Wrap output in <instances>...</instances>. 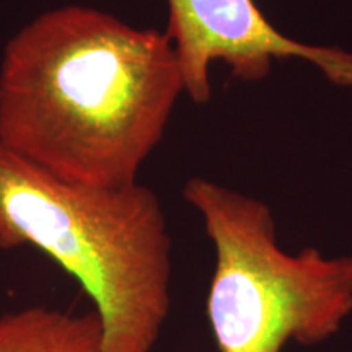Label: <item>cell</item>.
Masks as SVG:
<instances>
[{
	"label": "cell",
	"instance_id": "1",
	"mask_svg": "<svg viewBox=\"0 0 352 352\" xmlns=\"http://www.w3.org/2000/svg\"><path fill=\"white\" fill-rule=\"evenodd\" d=\"M184 94L166 33L94 7L47 10L0 60V145L70 183H138Z\"/></svg>",
	"mask_w": 352,
	"mask_h": 352
},
{
	"label": "cell",
	"instance_id": "2",
	"mask_svg": "<svg viewBox=\"0 0 352 352\" xmlns=\"http://www.w3.org/2000/svg\"><path fill=\"white\" fill-rule=\"evenodd\" d=\"M32 246L77 280L101 323V352H153L171 308V239L140 183H70L0 145V250Z\"/></svg>",
	"mask_w": 352,
	"mask_h": 352
},
{
	"label": "cell",
	"instance_id": "3",
	"mask_svg": "<svg viewBox=\"0 0 352 352\" xmlns=\"http://www.w3.org/2000/svg\"><path fill=\"white\" fill-rule=\"evenodd\" d=\"M183 196L214 245L206 314L217 352H283L340 333L352 315V254L284 252L263 201L210 179L191 178Z\"/></svg>",
	"mask_w": 352,
	"mask_h": 352
},
{
	"label": "cell",
	"instance_id": "4",
	"mask_svg": "<svg viewBox=\"0 0 352 352\" xmlns=\"http://www.w3.org/2000/svg\"><path fill=\"white\" fill-rule=\"evenodd\" d=\"M170 38L195 103L212 98L210 69L223 63L232 77L259 82L276 60L298 59L314 65L334 87L352 90V52L315 46L276 28L254 0H168Z\"/></svg>",
	"mask_w": 352,
	"mask_h": 352
},
{
	"label": "cell",
	"instance_id": "5",
	"mask_svg": "<svg viewBox=\"0 0 352 352\" xmlns=\"http://www.w3.org/2000/svg\"><path fill=\"white\" fill-rule=\"evenodd\" d=\"M101 340L94 310L33 305L0 315V352H101Z\"/></svg>",
	"mask_w": 352,
	"mask_h": 352
}]
</instances>
